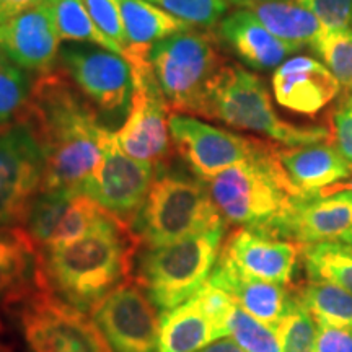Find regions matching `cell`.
Segmentation results:
<instances>
[{
	"label": "cell",
	"instance_id": "6da1fadb",
	"mask_svg": "<svg viewBox=\"0 0 352 352\" xmlns=\"http://www.w3.org/2000/svg\"><path fill=\"white\" fill-rule=\"evenodd\" d=\"M20 121L33 127L44 153L41 189L83 192L103 160L109 131L65 70L34 77Z\"/></svg>",
	"mask_w": 352,
	"mask_h": 352
},
{
	"label": "cell",
	"instance_id": "7a4b0ae2",
	"mask_svg": "<svg viewBox=\"0 0 352 352\" xmlns=\"http://www.w3.org/2000/svg\"><path fill=\"white\" fill-rule=\"evenodd\" d=\"M135 245L129 226L109 214L83 239L43 250L36 263V283L87 314L126 279Z\"/></svg>",
	"mask_w": 352,
	"mask_h": 352
},
{
	"label": "cell",
	"instance_id": "3957f363",
	"mask_svg": "<svg viewBox=\"0 0 352 352\" xmlns=\"http://www.w3.org/2000/svg\"><path fill=\"white\" fill-rule=\"evenodd\" d=\"M202 183L226 222L272 239L296 197L303 196L289 182L271 144Z\"/></svg>",
	"mask_w": 352,
	"mask_h": 352
},
{
	"label": "cell",
	"instance_id": "277c9868",
	"mask_svg": "<svg viewBox=\"0 0 352 352\" xmlns=\"http://www.w3.org/2000/svg\"><path fill=\"white\" fill-rule=\"evenodd\" d=\"M202 116L235 129L258 132L287 147L331 140L327 126H297L280 120L261 78L235 64H226L219 70Z\"/></svg>",
	"mask_w": 352,
	"mask_h": 352
},
{
	"label": "cell",
	"instance_id": "5b68a950",
	"mask_svg": "<svg viewBox=\"0 0 352 352\" xmlns=\"http://www.w3.org/2000/svg\"><path fill=\"white\" fill-rule=\"evenodd\" d=\"M148 63L170 113L189 116H202L209 88L227 64L214 34L192 30L153 44Z\"/></svg>",
	"mask_w": 352,
	"mask_h": 352
},
{
	"label": "cell",
	"instance_id": "8992f818",
	"mask_svg": "<svg viewBox=\"0 0 352 352\" xmlns=\"http://www.w3.org/2000/svg\"><path fill=\"white\" fill-rule=\"evenodd\" d=\"M223 235L226 223L148 248L140 259L139 280L158 310H173L204 287L219 261Z\"/></svg>",
	"mask_w": 352,
	"mask_h": 352
},
{
	"label": "cell",
	"instance_id": "52a82bcc",
	"mask_svg": "<svg viewBox=\"0 0 352 352\" xmlns=\"http://www.w3.org/2000/svg\"><path fill=\"white\" fill-rule=\"evenodd\" d=\"M227 223L206 184L183 175L160 173L135 217V236L148 248L173 243Z\"/></svg>",
	"mask_w": 352,
	"mask_h": 352
},
{
	"label": "cell",
	"instance_id": "ba28073f",
	"mask_svg": "<svg viewBox=\"0 0 352 352\" xmlns=\"http://www.w3.org/2000/svg\"><path fill=\"white\" fill-rule=\"evenodd\" d=\"M151 51V50H148ZM148 51H127L134 78L131 109L126 121L116 131L122 152L152 166L164 164L170 153V108L153 77Z\"/></svg>",
	"mask_w": 352,
	"mask_h": 352
},
{
	"label": "cell",
	"instance_id": "9c48e42d",
	"mask_svg": "<svg viewBox=\"0 0 352 352\" xmlns=\"http://www.w3.org/2000/svg\"><path fill=\"white\" fill-rule=\"evenodd\" d=\"M59 56L67 76L94 104L109 131H113L111 126L126 121L134 94V78L124 57L82 44H65L59 50Z\"/></svg>",
	"mask_w": 352,
	"mask_h": 352
},
{
	"label": "cell",
	"instance_id": "30bf717a",
	"mask_svg": "<svg viewBox=\"0 0 352 352\" xmlns=\"http://www.w3.org/2000/svg\"><path fill=\"white\" fill-rule=\"evenodd\" d=\"M43 178L44 153L33 127L16 121L0 131V228L25 223Z\"/></svg>",
	"mask_w": 352,
	"mask_h": 352
},
{
	"label": "cell",
	"instance_id": "8fae6325",
	"mask_svg": "<svg viewBox=\"0 0 352 352\" xmlns=\"http://www.w3.org/2000/svg\"><path fill=\"white\" fill-rule=\"evenodd\" d=\"M91 320L113 352H158L160 316L139 283L124 279L109 290Z\"/></svg>",
	"mask_w": 352,
	"mask_h": 352
},
{
	"label": "cell",
	"instance_id": "7c38bea8",
	"mask_svg": "<svg viewBox=\"0 0 352 352\" xmlns=\"http://www.w3.org/2000/svg\"><path fill=\"white\" fill-rule=\"evenodd\" d=\"M21 323L33 352H113L94 320L46 289L30 298Z\"/></svg>",
	"mask_w": 352,
	"mask_h": 352
},
{
	"label": "cell",
	"instance_id": "4fadbf2b",
	"mask_svg": "<svg viewBox=\"0 0 352 352\" xmlns=\"http://www.w3.org/2000/svg\"><path fill=\"white\" fill-rule=\"evenodd\" d=\"M168 129L176 152L201 182L248 160L266 144L184 114H170Z\"/></svg>",
	"mask_w": 352,
	"mask_h": 352
},
{
	"label": "cell",
	"instance_id": "5bb4252c",
	"mask_svg": "<svg viewBox=\"0 0 352 352\" xmlns=\"http://www.w3.org/2000/svg\"><path fill=\"white\" fill-rule=\"evenodd\" d=\"M155 166L134 160L122 152L116 140V132L104 144L103 160L85 195L95 199L107 212L121 222L132 226L142 209L153 183Z\"/></svg>",
	"mask_w": 352,
	"mask_h": 352
},
{
	"label": "cell",
	"instance_id": "9a60e30c",
	"mask_svg": "<svg viewBox=\"0 0 352 352\" xmlns=\"http://www.w3.org/2000/svg\"><path fill=\"white\" fill-rule=\"evenodd\" d=\"M300 248L296 241L272 239L241 227L222 245L217 263L250 279L284 285L292 280Z\"/></svg>",
	"mask_w": 352,
	"mask_h": 352
},
{
	"label": "cell",
	"instance_id": "2e32d148",
	"mask_svg": "<svg viewBox=\"0 0 352 352\" xmlns=\"http://www.w3.org/2000/svg\"><path fill=\"white\" fill-rule=\"evenodd\" d=\"M352 232V191L296 197L287 215L280 220L274 239L298 245L346 241Z\"/></svg>",
	"mask_w": 352,
	"mask_h": 352
},
{
	"label": "cell",
	"instance_id": "e0dca14e",
	"mask_svg": "<svg viewBox=\"0 0 352 352\" xmlns=\"http://www.w3.org/2000/svg\"><path fill=\"white\" fill-rule=\"evenodd\" d=\"M59 41L50 3L0 23V50L28 72L44 74L54 69Z\"/></svg>",
	"mask_w": 352,
	"mask_h": 352
},
{
	"label": "cell",
	"instance_id": "ac0fdd59",
	"mask_svg": "<svg viewBox=\"0 0 352 352\" xmlns=\"http://www.w3.org/2000/svg\"><path fill=\"white\" fill-rule=\"evenodd\" d=\"M341 83L320 60L297 56L272 74V91L280 107L297 114L316 116L340 95Z\"/></svg>",
	"mask_w": 352,
	"mask_h": 352
},
{
	"label": "cell",
	"instance_id": "d6986e66",
	"mask_svg": "<svg viewBox=\"0 0 352 352\" xmlns=\"http://www.w3.org/2000/svg\"><path fill=\"white\" fill-rule=\"evenodd\" d=\"M276 155L289 182L303 196L316 195L352 175V165L336 145L328 142L276 147Z\"/></svg>",
	"mask_w": 352,
	"mask_h": 352
},
{
	"label": "cell",
	"instance_id": "ffe728a7",
	"mask_svg": "<svg viewBox=\"0 0 352 352\" xmlns=\"http://www.w3.org/2000/svg\"><path fill=\"white\" fill-rule=\"evenodd\" d=\"M219 38L254 70L277 69L297 46L274 36L252 12L239 8L219 23Z\"/></svg>",
	"mask_w": 352,
	"mask_h": 352
},
{
	"label": "cell",
	"instance_id": "44dd1931",
	"mask_svg": "<svg viewBox=\"0 0 352 352\" xmlns=\"http://www.w3.org/2000/svg\"><path fill=\"white\" fill-rule=\"evenodd\" d=\"M209 283L226 290L241 310L271 328L279 324L292 300L280 284L250 279L220 263L215 264Z\"/></svg>",
	"mask_w": 352,
	"mask_h": 352
},
{
	"label": "cell",
	"instance_id": "7402d4cb",
	"mask_svg": "<svg viewBox=\"0 0 352 352\" xmlns=\"http://www.w3.org/2000/svg\"><path fill=\"white\" fill-rule=\"evenodd\" d=\"M228 333L206 314L195 297L160 316L158 352H197Z\"/></svg>",
	"mask_w": 352,
	"mask_h": 352
},
{
	"label": "cell",
	"instance_id": "603a6c76",
	"mask_svg": "<svg viewBox=\"0 0 352 352\" xmlns=\"http://www.w3.org/2000/svg\"><path fill=\"white\" fill-rule=\"evenodd\" d=\"M253 13L270 32L298 50L311 46L327 28L310 10L297 0L245 2L240 6Z\"/></svg>",
	"mask_w": 352,
	"mask_h": 352
},
{
	"label": "cell",
	"instance_id": "cb8c5ba5",
	"mask_svg": "<svg viewBox=\"0 0 352 352\" xmlns=\"http://www.w3.org/2000/svg\"><path fill=\"white\" fill-rule=\"evenodd\" d=\"M126 33V51H148L153 44L188 32L184 23L147 0H120Z\"/></svg>",
	"mask_w": 352,
	"mask_h": 352
},
{
	"label": "cell",
	"instance_id": "d4e9b609",
	"mask_svg": "<svg viewBox=\"0 0 352 352\" xmlns=\"http://www.w3.org/2000/svg\"><path fill=\"white\" fill-rule=\"evenodd\" d=\"M34 248L25 228H0V298L20 296Z\"/></svg>",
	"mask_w": 352,
	"mask_h": 352
},
{
	"label": "cell",
	"instance_id": "484cf974",
	"mask_svg": "<svg viewBox=\"0 0 352 352\" xmlns=\"http://www.w3.org/2000/svg\"><path fill=\"white\" fill-rule=\"evenodd\" d=\"M52 19L60 39L64 41H83L116 52L126 59L127 51L121 44L101 33L91 20L83 0H51Z\"/></svg>",
	"mask_w": 352,
	"mask_h": 352
},
{
	"label": "cell",
	"instance_id": "4316f807",
	"mask_svg": "<svg viewBox=\"0 0 352 352\" xmlns=\"http://www.w3.org/2000/svg\"><path fill=\"white\" fill-rule=\"evenodd\" d=\"M318 324L352 329V294L324 280H310L296 294Z\"/></svg>",
	"mask_w": 352,
	"mask_h": 352
},
{
	"label": "cell",
	"instance_id": "83f0119b",
	"mask_svg": "<svg viewBox=\"0 0 352 352\" xmlns=\"http://www.w3.org/2000/svg\"><path fill=\"white\" fill-rule=\"evenodd\" d=\"M302 258L310 280H324L352 294V245L340 241L303 245Z\"/></svg>",
	"mask_w": 352,
	"mask_h": 352
},
{
	"label": "cell",
	"instance_id": "f1b7e54d",
	"mask_svg": "<svg viewBox=\"0 0 352 352\" xmlns=\"http://www.w3.org/2000/svg\"><path fill=\"white\" fill-rule=\"evenodd\" d=\"M80 192L70 189H41L30 206L25 220V232L34 246L44 248L54 235L70 202Z\"/></svg>",
	"mask_w": 352,
	"mask_h": 352
},
{
	"label": "cell",
	"instance_id": "f546056e",
	"mask_svg": "<svg viewBox=\"0 0 352 352\" xmlns=\"http://www.w3.org/2000/svg\"><path fill=\"white\" fill-rule=\"evenodd\" d=\"M34 78L0 50V129L20 121L32 95Z\"/></svg>",
	"mask_w": 352,
	"mask_h": 352
},
{
	"label": "cell",
	"instance_id": "4dcf8cb0",
	"mask_svg": "<svg viewBox=\"0 0 352 352\" xmlns=\"http://www.w3.org/2000/svg\"><path fill=\"white\" fill-rule=\"evenodd\" d=\"M108 215L109 212L101 208L98 202L80 192L70 202L69 209L65 210L54 235L51 236L50 243L44 246L43 250L59 248V246L70 245L74 241L83 239L95 227H98Z\"/></svg>",
	"mask_w": 352,
	"mask_h": 352
},
{
	"label": "cell",
	"instance_id": "1f68e13d",
	"mask_svg": "<svg viewBox=\"0 0 352 352\" xmlns=\"http://www.w3.org/2000/svg\"><path fill=\"white\" fill-rule=\"evenodd\" d=\"M311 47L338 82L352 94V30L324 28Z\"/></svg>",
	"mask_w": 352,
	"mask_h": 352
},
{
	"label": "cell",
	"instance_id": "d6a6232c",
	"mask_svg": "<svg viewBox=\"0 0 352 352\" xmlns=\"http://www.w3.org/2000/svg\"><path fill=\"white\" fill-rule=\"evenodd\" d=\"M274 329L280 352H314L318 323L296 296H292L287 311Z\"/></svg>",
	"mask_w": 352,
	"mask_h": 352
},
{
	"label": "cell",
	"instance_id": "836d02e7",
	"mask_svg": "<svg viewBox=\"0 0 352 352\" xmlns=\"http://www.w3.org/2000/svg\"><path fill=\"white\" fill-rule=\"evenodd\" d=\"M227 333L245 352H280L276 329L253 318L239 305L227 316Z\"/></svg>",
	"mask_w": 352,
	"mask_h": 352
},
{
	"label": "cell",
	"instance_id": "e575fe53",
	"mask_svg": "<svg viewBox=\"0 0 352 352\" xmlns=\"http://www.w3.org/2000/svg\"><path fill=\"white\" fill-rule=\"evenodd\" d=\"M191 28L209 30L226 19L232 0H147Z\"/></svg>",
	"mask_w": 352,
	"mask_h": 352
},
{
	"label": "cell",
	"instance_id": "d590c367",
	"mask_svg": "<svg viewBox=\"0 0 352 352\" xmlns=\"http://www.w3.org/2000/svg\"><path fill=\"white\" fill-rule=\"evenodd\" d=\"M83 3L100 32L126 50V33L120 0H83Z\"/></svg>",
	"mask_w": 352,
	"mask_h": 352
},
{
	"label": "cell",
	"instance_id": "8d00e7d4",
	"mask_svg": "<svg viewBox=\"0 0 352 352\" xmlns=\"http://www.w3.org/2000/svg\"><path fill=\"white\" fill-rule=\"evenodd\" d=\"M329 30L352 26V0H297Z\"/></svg>",
	"mask_w": 352,
	"mask_h": 352
},
{
	"label": "cell",
	"instance_id": "74e56055",
	"mask_svg": "<svg viewBox=\"0 0 352 352\" xmlns=\"http://www.w3.org/2000/svg\"><path fill=\"white\" fill-rule=\"evenodd\" d=\"M331 140L352 165V94L334 108L331 114Z\"/></svg>",
	"mask_w": 352,
	"mask_h": 352
},
{
	"label": "cell",
	"instance_id": "f35d334b",
	"mask_svg": "<svg viewBox=\"0 0 352 352\" xmlns=\"http://www.w3.org/2000/svg\"><path fill=\"white\" fill-rule=\"evenodd\" d=\"M314 352H352V329L318 324Z\"/></svg>",
	"mask_w": 352,
	"mask_h": 352
},
{
	"label": "cell",
	"instance_id": "ab89813d",
	"mask_svg": "<svg viewBox=\"0 0 352 352\" xmlns=\"http://www.w3.org/2000/svg\"><path fill=\"white\" fill-rule=\"evenodd\" d=\"M51 0H0V23L34 7L50 3Z\"/></svg>",
	"mask_w": 352,
	"mask_h": 352
},
{
	"label": "cell",
	"instance_id": "60d3db41",
	"mask_svg": "<svg viewBox=\"0 0 352 352\" xmlns=\"http://www.w3.org/2000/svg\"><path fill=\"white\" fill-rule=\"evenodd\" d=\"M197 352H245L241 347L236 344L233 340H227V338H220V340L210 342L206 347H202Z\"/></svg>",
	"mask_w": 352,
	"mask_h": 352
},
{
	"label": "cell",
	"instance_id": "b9f144b4",
	"mask_svg": "<svg viewBox=\"0 0 352 352\" xmlns=\"http://www.w3.org/2000/svg\"><path fill=\"white\" fill-rule=\"evenodd\" d=\"M352 191V179H349V182H340V183H336V184H333V186H329V188H324V189H321L320 191V195H333V192H338V191Z\"/></svg>",
	"mask_w": 352,
	"mask_h": 352
},
{
	"label": "cell",
	"instance_id": "7bdbcfd3",
	"mask_svg": "<svg viewBox=\"0 0 352 352\" xmlns=\"http://www.w3.org/2000/svg\"><path fill=\"white\" fill-rule=\"evenodd\" d=\"M245 2H271V0H232V3H236V6H241Z\"/></svg>",
	"mask_w": 352,
	"mask_h": 352
},
{
	"label": "cell",
	"instance_id": "ee69618b",
	"mask_svg": "<svg viewBox=\"0 0 352 352\" xmlns=\"http://www.w3.org/2000/svg\"><path fill=\"white\" fill-rule=\"evenodd\" d=\"M344 243H347V245H352V232L349 233V236H347V239H346V241H344Z\"/></svg>",
	"mask_w": 352,
	"mask_h": 352
},
{
	"label": "cell",
	"instance_id": "f6af8a7d",
	"mask_svg": "<svg viewBox=\"0 0 352 352\" xmlns=\"http://www.w3.org/2000/svg\"><path fill=\"white\" fill-rule=\"evenodd\" d=\"M3 129H6V127H3ZM0 131H2V129H0Z\"/></svg>",
	"mask_w": 352,
	"mask_h": 352
}]
</instances>
